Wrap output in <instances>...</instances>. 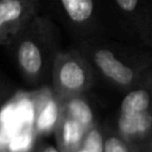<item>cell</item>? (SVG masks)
Instances as JSON below:
<instances>
[{
  "label": "cell",
  "mask_w": 152,
  "mask_h": 152,
  "mask_svg": "<svg viewBox=\"0 0 152 152\" xmlns=\"http://www.w3.org/2000/svg\"><path fill=\"white\" fill-rule=\"evenodd\" d=\"M34 152H61V151L51 144H42L34 150Z\"/></svg>",
  "instance_id": "9a60e30c"
},
{
  "label": "cell",
  "mask_w": 152,
  "mask_h": 152,
  "mask_svg": "<svg viewBox=\"0 0 152 152\" xmlns=\"http://www.w3.org/2000/svg\"><path fill=\"white\" fill-rule=\"evenodd\" d=\"M52 93L58 99L81 95L94 84V70L78 51H59L51 70Z\"/></svg>",
  "instance_id": "3957f363"
},
{
  "label": "cell",
  "mask_w": 152,
  "mask_h": 152,
  "mask_svg": "<svg viewBox=\"0 0 152 152\" xmlns=\"http://www.w3.org/2000/svg\"><path fill=\"white\" fill-rule=\"evenodd\" d=\"M78 51L113 87L128 91L129 89L151 82V61L147 56L133 57L120 48L101 44L94 39L83 40Z\"/></svg>",
  "instance_id": "7a4b0ae2"
},
{
  "label": "cell",
  "mask_w": 152,
  "mask_h": 152,
  "mask_svg": "<svg viewBox=\"0 0 152 152\" xmlns=\"http://www.w3.org/2000/svg\"><path fill=\"white\" fill-rule=\"evenodd\" d=\"M148 109H151V82H146L129 89L121 101L119 113L132 114Z\"/></svg>",
  "instance_id": "30bf717a"
},
{
  "label": "cell",
  "mask_w": 152,
  "mask_h": 152,
  "mask_svg": "<svg viewBox=\"0 0 152 152\" xmlns=\"http://www.w3.org/2000/svg\"><path fill=\"white\" fill-rule=\"evenodd\" d=\"M115 131L126 141H128L138 152H151V109L132 114L119 113Z\"/></svg>",
  "instance_id": "8992f818"
},
{
  "label": "cell",
  "mask_w": 152,
  "mask_h": 152,
  "mask_svg": "<svg viewBox=\"0 0 152 152\" xmlns=\"http://www.w3.org/2000/svg\"><path fill=\"white\" fill-rule=\"evenodd\" d=\"M39 0H0V45H8L38 13Z\"/></svg>",
  "instance_id": "5b68a950"
},
{
  "label": "cell",
  "mask_w": 152,
  "mask_h": 152,
  "mask_svg": "<svg viewBox=\"0 0 152 152\" xmlns=\"http://www.w3.org/2000/svg\"><path fill=\"white\" fill-rule=\"evenodd\" d=\"M103 141L104 127L95 122L86 131L81 146L84 147L88 152H103Z\"/></svg>",
  "instance_id": "7c38bea8"
},
{
  "label": "cell",
  "mask_w": 152,
  "mask_h": 152,
  "mask_svg": "<svg viewBox=\"0 0 152 152\" xmlns=\"http://www.w3.org/2000/svg\"><path fill=\"white\" fill-rule=\"evenodd\" d=\"M13 89H12V86L6 81L4 80L1 76H0V104L8 97L11 96Z\"/></svg>",
  "instance_id": "5bb4252c"
},
{
  "label": "cell",
  "mask_w": 152,
  "mask_h": 152,
  "mask_svg": "<svg viewBox=\"0 0 152 152\" xmlns=\"http://www.w3.org/2000/svg\"><path fill=\"white\" fill-rule=\"evenodd\" d=\"M0 152H7L6 150H4V148H0Z\"/></svg>",
  "instance_id": "e0dca14e"
},
{
  "label": "cell",
  "mask_w": 152,
  "mask_h": 152,
  "mask_svg": "<svg viewBox=\"0 0 152 152\" xmlns=\"http://www.w3.org/2000/svg\"><path fill=\"white\" fill-rule=\"evenodd\" d=\"M61 21L78 38L94 39L100 28L99 0H45Z\"/></svg>",
  "instance_id": "277c9868"
},
{
  "label": "cell",
  "mask_w": 152,
  "mask_h": 152,
  "mask_svg": "<svg viewBox=\"0 0 152 152\" xmlns=\"http://www.w3.org/2000/svg\"><path fill=\"white\" fill-rule=\"evenodd\" d=\"M72 152H88V151H87V150H86L84 147H82V146H80L78 148H76V150H75V151H72Z\"/></svg>",
  "instance_id": "2e32d148"
},
{
  "label": "cell",
  "mask_w": 152,
  "mask_h": 152,
  "mask_svg": "<svg viewBox=\"0 0 152 152\" xmlns=\"http://www.w3.org/2000/svg\"><path fill=\"white\" fill-rule=\"evenodd\" d=\"M59 116V99L53 94V99L45 102L38 112L36 127L39 132L46 133L53 131L57 119Z\"/></svg>",
  "instance_id": "8fae6325"
},
{
  "label": "cell",
  "mask_w": 152,
  "mask_h": 152,
  "mask_svg": "<svg viewBox=\"0 0 152 152\" xmlns=\"http://www.w3.org/2000/svg\"><path fill=\"white\" fill-rule=\"evenodd\" d=\"M59 113L76 121L86 129L96 122L93 108L83 97V94L59 99Z\"/></svg>",
  "instance_id": "9c48e42d"
},
{
  "label": "cell",
  "mask_w": 152,
  "mask_h": 152,
  "mask_svg": "<svg viewBox=\"0 0 152 152\" xmlns=\"http://www.w3.org/2000/svg\"><path fill=\"white\" fill-rule=\"evenodd\" d=\"M124 19L138 32L146 45L152 40V14L150 0H113Z\"/></svg>",
  "instance_id": "52a82bcc"
},
{
  "label": "cell",
  "mask_w": 152,
  "mask_h": 152,
  "mask_svg": "<svg viewBox=\"0 0 152 152\" xmlns=\"http://www.w3.org/2000/svg\"><path fill=\"white\" fill-rule=\"evenodd\" d=\"M12 46L17 66L24 80L42 84L51 78L58 49V32L51 19L36 13L7 45Z\"/></svg>",
  "instance_id": "6da1fadb"
},
{
  "label": "cell",
  "mask_w": 152,
  "mask_h": 152,
  "mask_svg": "<svg viewBox=\"0 0 152 152\" xmlns=\"http://www.w3.org/2000/svg\"><path fill=\"white\" fill-rule=\"evenodd\" d=\"M103 152H138L128 141H126L115 128L104 127Z\"/></svg>",
  "instance_id": "4fadbf2b"
},
{
  "label": "cell",
  "mask_w": 152,
  "mask_h": 152,
  "mask_svg": "<svg viewBox=\"0 0 152 152\" xmlns=\"http://www.w3.org/2000/svg\"><path fill=\"white\" fill-rule=\"evenodd\" d=\"M86 128L76 121L59 113L53 132L56 137L57 148L61 152H72L82 144Z\"/></svg>",
  "instance_id": "ba28073f"
}]
</instances>
